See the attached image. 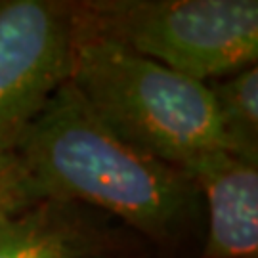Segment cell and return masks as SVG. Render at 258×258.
Wrapping results in <instances>:
<instances>
[{
	"label": "cell",
	"instance_id": "8992f818",
	"mask_svg": "<svg viewBox=\"0 0 258 258\" xmlns=\"http://www.w3.org/2000/svg\"><path fill=\"white\" fill-rule=\"evenodd\" d=\"M197 185L205 233L195 258H258V163L203 149L176 166Z\"/></svg>",
	"mask_w": 258,
	"mask_h": 258
},
{
	"label": "cell",
	"instance_id": "6da1fadb",
	"mask_svg": "<svg viewBox=\"0 0 258 258\" xmlns=\"http://www.w3.org/2000/svg\"><path fill=\"white\" fill-rule=\"evenodd\" d=\"M16 153L46 197L109 214L155 258L201 249L205 209L194 180L119 138L71 81L29 126Z\"/></svg>",
	"mask_w": 258,
	"mask_h": 258
},
{
	"label": "cell",
	"instance_id": "3957f363",
	"mask_svg": "<svg viewBox=\"0 0 258 258\" xmlns=\"http://www.w3.org/2000/svg\"><path fill=\"white\" fill-rule=\"evenodd\" d=\"M77 31L211 83L258 61L256 0H71Z\"/></svg>",
	"mask_w": 258,
	"mask_h": 258
},
{
	"label": "cell",
	"instance_id": "5b68a950",
	"mask_svg": "<svg viewBox=\"0 0 258 258\" xmlns=\"http://www.w3.org/2000/svg\"><path fill=\"white\" fill-rule=\"evenodd\" d=\"M155 258L146 241L109 214L46 197L0 220V258Z\"/></svg>",
	"mask_w": 258,
	"mask_h": 258
},
{
	"label": "cell",
	"instance_id": "7a4b0ae2",
	"mask_svg": "<svg viewBox=\"0 0 258 258\" xmlns=\"http://www.w3.org/2000/svg\"><path fill=\"white\" fill-rule=\"evenodd\" d=\"M71 83L119 138L168 165L203 149L230 151L207 83L77 27Z\"/></svg>",
	"mask_w": 258,
	"mask_h": 258
},
{
	"label": "cell",
	"instance_id": "52a82bcc",
	"mask_svg": "<svg viewBox=\"0 0 258 258\" xmlns=\"http://www.w3.org/2000/svg\"><path fill=\"white\" fill-rule=\"evenodd\" d=\"M231 153L258 163V65L207 83Z\"/></svg>",
	"mask_w": 258,
	"mask_h": 258
},
{
	"label": "cell",
	"instance_id": "9c48e42d",
	"mask_svg": "<svg viewBox=\"0 0 258 258\" xmlns=\"http://www.w3.org/2000/svg\"><path fill=\"white\" fill-rule=\"evenodd\" d=\"M128 258H144V256H128Z\"/></svg>",
	"mask_w": 258,
	"mask_h": 258
},
{
	"label": "cell",
	"instance_id": "ba28073f",
	"mask_svg": "<svg viewBox=\"0 0 258 258\" xmlns=\"http://www.w3.org/2000/svg\"><path fill=\"white\" fill-rule=\"evenodd\" d=\"M46 199L16 151L0 153V220Z\"/></svg>",
	"mask_w": 258,
	"mask_h": 258
},
{
	"label": "cell",
	"instance_id": "277c9868",
	"mask_svg": "<svg viewBox=\"0 0 258 258\" xmlns=\"http://www.w3.org/2000/svg\"><path fill=\"white\" fill-rule=\"evenodd\" d=\"M73 52L71 0H0V153L71 81Z\"/></svg>",
	"mask_w": 258,
	"mask_h": 258
}]
</instances>
